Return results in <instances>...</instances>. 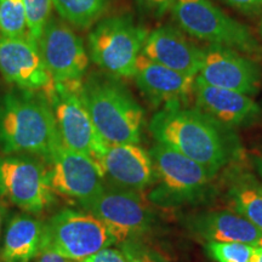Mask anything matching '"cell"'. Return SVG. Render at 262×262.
Segmentation results:
<instances>
[{"mask_svg": "<svg viewBox=\"0 0 262 262\" xmlns=\"http://www.w3.org/2000/svg\"><path fill=\"white\" fill-rule=\"evenodd\" d=\"M0 72L9 83L21 89L45 94L54 85L38 41L32 37L0 35Z\"/></svg>", "mask_w": 262, "mask_h": 262, "instance_id": "14", "label": "cell"}, {"mask_svg": "<svg viewBox=\"0 0 262 262\" xmlns=\"http://www.w3.org/2000/svg\"><path fill=\"white\" fill-rule=\"evenodd\" d=\"M195 107L228 130L248 126L261 117L258 104L249 95L210 86L195 78Z\"/></svg>", "mask_w": 262, "mask_h": 262, "instance_id": "15", "label": "cell"}, {"mask_svg": "<svg viewBox=\"0 0 262 262\" xmlns=\"http://www.w3.org/2000/svg\"><path fill=\"white\" fill-rule=\"evenodd\" d=\"M141 55L179 73L196 77L204 50L186 38L181 29L164 25L148 33Z\"/></svg>", "mask_w": 262, "mask_h": 262, "instance_id": "16", "label": "cell"}, {"mask_svg": "<svg viewBox=\"0 0 262 262\" xmlns=\"http://www.w3.org/2000/svg\"><path fill=\"white\" fill-rule=\"evenodd\" d=\"M224 2L244 14L255 15L262 11V0H224Z\"/></svg>", "mask_w": 262, "mask_h": 262, "instance_id": "29", "label": "cell"}, {"mask_svg": "<svg viewBox=\"0 0 262 262\" xmlns=\"http://www.w3.org/2000/svg\"><path fill=\"white\" fill-rule=\"evenodd\" d=\"M256 247L244 243L209 242L206 251L216 262H250Z\"/></svg>", "mask_w": 262, "mask_h": 262, "instance_id": "24", "label": "cell"}, {"mask_svg": "<svg viewBox=\"0 0 262 262\" xmlns=\"http://www.w3.org/2000/svg\"><path fill=\"white\" fill-rule=\"evenodd\" d=\"M110 0H52V6L74 27L88 28L107 11Z\"/></svg>", "mask_w": 262, "mask_h": 262, "instance_id": "22", "label": "cell"}, {"mask_svg": "<svg viewBox=\"0 0 262 262\" xmlns=\"http://www.w3.org/2000/svg\"><path fill=\"white\" fill-rule=\"evenodd\" d=\"M48 169L25 155L0 157V196L27 212H39L54 201Z\"/></svg>", "mask_w": 262, "mask_h": 262, "instance_id": "8", "label": "cell"}, {"mask_svg": "<svg viewBox=\"0 0 262 262\" xmlns=\"http://www.w3.org/2000/svg\"><path fill=\"white\" fill-rule=\"evenodd\" d=\"M253 162H254L255 169H256L257 173L262 178V155L257 156V157H254Z\"/></svg>", "mask_w": 262, "mask_h": 262, "instance_id": "31", "label": "cell"}, {"mask_svg": "<svg viewBox=\"0 0 262 262\" xmlns=\"http://www.w3.org/2000/svg\"><path fill=\"white\" fill-rule=\"evenodd\" d=\"M149 131L157 142L176 149L214 175L232 159L237 148L232 130L186 104L163 107L150 119Z\"/></svg>", "mask_w": 262, "mask_h": 262, "instance_id": "1", "label": "cell"}, {"mask_svg": "<svg viewBox=\"0 0 262 262\" xmlns=\"http://www.w3.org/2000/svg\"><path fill=\"white\" fill-rule=\"evenodd\" d=\"M170 12L183 32L209 45L244 54L262 51L260 42L247 26L232 18L210 0H176Z\"/></svg>", "mask_w": 262, "mask_h": 262, "instance_id": "5", "label": "cell"}, {"mask_svg": "<svg viewBox=\"0 0 262 262\" xmlns=\"http://www.w3.org/2000/svg\"><path fill=\"white\" fill-rule=\"evenodd\" d=\"M258 32H260V35H261V38H262V18H261L260 24H258Z\"/></svg>", "mask_w": 262, "mask_h": 262, "instance_id": "34", "label": "cell"}, {"mask_svg": "<svg viewBox=\"0 0 262 262\" xmlns=\"http://www.w3.org/2000/svg\"><path fill=\"white\" fill-rule=\"evenodd\" d=\"M193 232L206 242L244 243L262 247V229L231 210L203 212L192 222Z\"/></svg>", "mask_w": 262, "mask_h": 262, "instance_id": "19", "label": "cell"}, {"mask_svg": "<svg viewBox=\"0 0 262 262\" xmlns=\"http://www.w3.org/2000/svg\"><path fill=\"white\" fill-rule=\"evenodd\" d=\"M80 97L101 137L110 145H139L145 113L125 85L107 73H93L80 84Z\"/></svg>", "mask_w": 262, "mask_h": 262, "instance_id": "3", "label": "cell"}, {"mask_svg": "<svg viewBox=\"0 0 262 262\" xmlns=\"http://www.w3.org/2000/svg\"><path fill=\"white\" fill-rule=\"evenodd\" d=\"M120 250L126 262H169L163 255L137 239H127L120 243Z\"/></svg>", "mask_w": 262, "mask_h": 262, "instance_id": "26", "label": "cell"}, {"mask_svg": "<svg viewBox=\"0 0 262 262\" xmlns=\"http://www.w3.org/2000/svg\"><path fill=\"white\" fill-rule=\"evenodd\" d=\"M27 11L29 33L35 41H39L44 27L51 18L52 0H24Z\"/></svg>", "mask_w": 262, "mask_h": 262, "instance_id": "25", "label": "cell"}, {"mask_svg": "<svg viewBox=\"0 0 262 262\" xmlns=\"http://www.w3.org/2000/svg\"><path fill=\"white\" fill-rule=\"evenodd\" d=\"M160 187L156 201L180 203L195 198L204 191L214 173L176 149L157 142L149 150Z\"/></svg>", "mask_w": 262, "mask_h": 262, "instance_id": "10", "label": "cell"}, {"mask_svg": "<svg viewBox=\"0 0 262 262\" xmlns=\"http://www.w3.org/2000/svg\"><path fill=\"white\" fill-rule=\"evenodd\" d=\"M44 224L31 215H16L6 229L2 257L4 262H29L41 249Z\"/></svg>", "mask_w": 262, "mask_h": 262, "instance_id": "20", "label": "cell"}, {"mask_svg": "<svg viewBox=\"0 0 262 262\" xmlns=\"http://www.w3.org/2000/svg\"><path fill=\"white\" fill-rule=\"evenodd\" d=\"M134 80L141 93L155 106L186 104L194 95L195 77L179 73L141 55Z\"/></svg>", "mask_w": 262, "mask_h": 262, "instance_id": "18", "label": "cell"}, {"mask_svg": "<svg viewBox=\"0 0 262 262\" xmlns=\"http://www.w3.org/2000/svg\"><path fill=\"white\" fill-rule=\"evenodd\" d=\"M45 64L55 83H80L89 67L84 41L61 19L51 17L38 41Z\"/></svg>", "mask_w": 262, "mask_h": 262, "instance_id": "11", "label": "cell"}, {"mask_svg": "<svg viewBox=\"0 0 262 262\" xmlns=\"http://www.w3.org/2000/svg\"><path fill=\"white\" fill-rule=\"evenodd\" d=\"M0 35L8 38L31 37L24 0H0Z\"/></svg>", "mask_w": 262, "mask_h": 262, "instance_id": "23", "label": "cell"}, {"mask_svg": "<svg viewBox=\"0 0 262 262\" xmlns=\"http://www.w3.org/2000/svg\"><path fill=\"white\" fill-rule=\"evenodd\" d=\"M47 163L52 191L78 199L80 204L91 201L104 189V176L100 165L90 157L68 148L63 143Z\"/></svg>", "mask_w": 262, "mask_h": 262, "instance_id": "12", "label": "cell"}, {"mask_svg": "<svg viewBox=\"0 0 262 262\" xmlns=\"http://www.w3.org/2000/svg\"><path fill=\"white\" fill-rule=\"evenodd\" d=\"M202 68L196 79L210 86L256 94L261 79V68L256 62L233 49L209 45L203 49Z\"/></svg>", "mask_w": 262, "mask_h": 262, "instance_id": "13", "label": "cell"}, {"mask_svg": "<svg viewBox=\"0 0 262 262\" xmlns=\"http://www.w3.org/2000/svg\"><path fill=\"white\" fill-rule=\"evenodd\" d=\"M250 262H262V247H256Z\"/></svg>", "mask_w": 262, "mask_h": 262, "instance_id": "32", "label": "cell"}, {"mask_svg": "<svg viewBox=\"0 0 262 262\" xmlns=\"http://www.w3.org/2000/svg\"><path fill=\"white\" fill-rule=\"evenodd\" d=\"M227 196L235 212L262 229V183L250 172L234 170L228 176Z\"/></svg>", "mask_w": 262, "mask_h": 262, "instance_id": "21", "label": "cell"}, {"mask_svg": "<svg viewBox=\"0 0 262 262\" xmlns=\"http://www.w3.org/2000/svg\"><path fill=\"white\" fill-rule=\"evenodd\" d=\"M134 2L145 14L153 17H162L171 11L176 0H134Z\"/></svg>", "mask_w": 262, "mask_h": 262, "instance_id": "27", "label": "cell"}, {"mask_svg": "<svg viewBox=\"0 0 262 262\" xmlns=\"http://www.w3.org/2000/svg\"><path fill=\"white\" fill-rule=\"evenodd\" d=\"M83 81V80H81ZM80 83H55L47 97L51 104L58 135L68 148L98 162L108 143L101 137L80 97Z\"/></svg>", "mask_w": 262, "mask_h": 262, "instance_id": "7", "label": "cell"}, {"mask_svg": "<svg viewBox=\"0 0 262 262\" xmlns=\"http://www.w3.org/2000/svg\"><path fill=\"white\" fill-rule=\"evenodd\" d=\"M116 243L107 226L91 212L63 209L44 224L40 251L80 262Z\"/></svg>", "mask_w": 262, "mask_h": 262, "instance_id": "6", "label": "cell"}, {"mask_svg": "<svg viewBox=\"0 0 262 262\" xmlns=\"http://www.w3.org/2000/svg\"><path fill=\"white\" fill-rule=\"evenodd\" d=\"M81 206L100 219L119 244L141 237L153 225L148 205L131 189H103Z\"/></svg>", "mask_w": 262, "mask_h": 262, "instance_id": "9", "label": "cell"}, {"mask_svg": "<svg viewBox=\"0 0 262 262\" xmlns=\"http://www.w3.org/2000/svg\"><path fill=\"white\" fill-rule=\"evenodd\" d=\"M148 33L130 15L107 17L90 32L88 54L104 73L118 79L134 78Z\"/></svg>", "mask_w": 262, "mask_h": 262, "instance_id": "4", "label": "cell"}, {"mask_svg": "<svg viewBox=\"0 0 262 262\" xmlns=\"http://www.w3.org/2000/svg\"><path fill=\"white\" fill-rule=\"evenodd\" d=\"M80 262H126L122 250L113 248H104L98 253L84 258Z\"/></svg>", "mask_w": 262, "mask_h": 262, "instance_id": "28", "label": "cell"}, {"mask_svg": "<svg viewBox=\"0 0 262 262\" xmlns=\"http://www.w3.org/2000/svg\"><path fill=\"white\" fill-rule=\"evenodd\" d=\"M97 164L103 176H107L119 188L141 191L156 180L149 152L139 145L108 143Z\"/></svg>", "mask_w": 262, "mask_h": 262, "instance_id": "17", "label": "cell"}, {"mask_svg": "<svg viewBox=\"0 0 262 262\" xmlns=\"http://www.w3.org/2000/svg\"><path fill=\"white\" fill-rule=\"evenodd\" d=\"M61 145L44 93L15 88L0 97V149L5 155H37L48 162Z\"/></svg>", "mask_w": 262, "mask_h": 262, "instance_id": "2", "label": "cell"}, {"mask_svg": "<svg viewBox=\"0 0 262 262\" xmlns=\"http://www.w3.org/2000/svg\"><path fill=\"white\" fill-rule=\"evenodd\" d=\"M35 262H75L71 258L63 257L61 255L51 253V251H40L35 257Z\"/></svg>", "mask_w": 262, "mask_h": 262, "instance_id": "30", "label": "cell"}, {"mask_svg": "<svg viewBox=\"0 0 262 262\" xmlns=\"http://www.w3.org/2000/svg\"><path fill=\"white\" fill-rule=\"evenodd\" d=\"M4 214H5L4 206L0 204V229H2V224H3V219H4Z\"/></svg>", "mask_w": 262, "mask_h": 262, "instance_id": "33", "label": "cell"}]
</instances>
